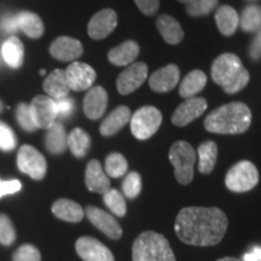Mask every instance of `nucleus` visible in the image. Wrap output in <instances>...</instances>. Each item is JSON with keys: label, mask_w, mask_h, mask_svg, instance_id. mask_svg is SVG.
I'll return each mask as SVG.
<instances>
[{"label": "nucleus", "mask_w": 261, "mask_h": 261, "mask_svg": "<svg viewBox=\"0 0 261 261\" xmlns=\"http://www.w3.org/2000/svg\"><path fill=\"white\" fill-rule=\"evenodd\" d=\"M169 161L174 167V175L179 184H190L196 162V151L191 144L184 140L175 142L169 150Z\"/></svg>", "instance_id": "5"}, {"label": "nucleus", "mask_w": 261, "mask_h": 261, "mask_svg": "<svg viewBox=\"0 0 261 261\" xmlns=\"http://www.w3.org/2000/svg\"><path fill=\"white\" fill-rule=\"evenodd\" d=\"M108 106V93L102 86L91 87L84 98V112L91 120H97L104 115Z\"/></svg>", "instance_id": "18"}, {"label": "nucleus", "mask_w": 261, "mask_h": 261, "mask_svg": "<svg viewBox=\"0 0 261 261\" xmlns=\"http://www.w3.org/2000/svg\"><path fill=\"white\" fill-rule=\"evenodd\" d=\"M52 213H54L58 219L68 221V223H79L84 218V211L80 204L76 202L62 198L58 200L52 205Z\"/></svg>", "instance_id": "25"}, {"label": "nucleus", "mask_w": 261, "mask_h": 261, "mask_svg": "<svg viewBox=\"0 0 261 261\" xmlns=\"http://www.w3.org/2000/svg\"><path fill=\"white\" fill-rule=\"evenodd\" d=\"M132 259L133 261H175V255L163 234L155 231H144L133 243Z\"/></svg>", "instance_id": "4"}, {"label": "nucleus", "mask_w": 261, "mask_h": 261, "mask_svg": "<svg viewBox=\"0 0 261 261\" xmlns=\"http://www.w3.org/2000/svg\"><path fill=\"white\" fill-rule=\"evenodd\" d=\"M65 75L70 90L76 92L89 90L97 76L93 68L83 62H73L65 70Z\"/></svg>", "instance_id": "11"}, {"label": "nucleus", "mask_w": 261, "mask_h": 261, "mask_svg": "<svg viewBox=\"0 0 261 261\" xmlns=\"http://www.w3.org/2000/svg\"><path fill=\"white\" fill-rule=\"evenodd\" d=\"M41 255L38 248L32 244H24L19 247L14 254V261H40Z\"/></svg>", "instance_id": "39"}, {"label": "nucleus", "mask_w": 261, "mask_h": 261, "mask_svg": "<svg viewBox=\"0 0 261 261\" xmlns=\"http://www.w3.org/2000/svg\"><path fill=\"white\" fill-rule=\"evenodd\" d=\"M2 110H3V103L0 102V112H2Z\"/></svg>", "instance_id": "49"}, {"label": "nucleus", "mask_w": 261, "mask_h": 261, "mask_svg": "<svg viewBox=\"0 0 261 261\" xmlns=\"http://www.w3.org/2000/svg\"><path fill=\"white\" fill-rule=\"evenodd\" d=\"M16 138L12 129L4 122H0V149L10 151L15 149Z\"/></svg>", "instance_id": "40"}, {"label": "nucleus", "mask_w": 261, "mask_h": 261, "mask_svg": "<svg viewBox=\"0 0 261 261\" xmlns=\"http://www.w3.org/2000/svg\"><path fill=\"white\" fill-rule=\"evenodd\" d=\"M249 56L254 61H257L261 58V28L257 29L255 37H254L252 44H250Z\"/></svg>", "instance_id": "45"}, {"label": "nucleus", "mask_w": 261, "mask_h": 261, "mask_svg": "<svg viewBox=\"0 0 261 261\" xmlns=\"http://www.w3.org/2000/svg\"><path fill=\"white\" fill-rule=\"evenodd\" d=\"M212 79L228 94L240 92L249 83V73L240 57L233 54L220 55L212 64Z\"/></svg>", "instance_id": "3"}, {"label": "nucleus", "mask_w": 261, "mask_h": 261, "mask_svg": "<svg viewBox=\"0 0 261 261\" xmlns=\"http://www.w3.org/2000/svg\"><path fill=\"white\" fill-rule=\"evenodd\" d=\"M217 261H240V260L234 259V257H223V259H219Z\"/></svg>", "instance_id": "47"}, {"label": "nucleus", "mask_w": 261, "mask_h": 261, "mask_svg": "<svg viewBox=\"0 0 261 261\" xmlns=\"http://www.w3.org/2000/svg\"><path fill=\"white\" fill-rule=\"evenodd\" d=\"M17 166L19 171L28 174L35 180H41L46 174V160L37 149L31 145H23L19 149Z\"/></svg>", "instance_id": "8"}, {"label": "nucleus", "mask_w": 261, "mask_h": 261, "mask_svg": "<svg viewBox=\"0 0 261 261\" xmlns=\"http://www.w3.org/2000/svg\"><path fill=\"white\" fill-rule=\"evenodd\" d=\"M219 0H192L187 4L188 14L192 17H201L211 14L218 6Z\"/></svg>", "instance_id": "35"}, {"label": "nucleus", "mask_w": 261, "mask_h": 261, "mask_svg": "<svg viewBox=\"0 0 261 261\" xmlns=\"http://www.w3.org/2000/svg\"><path fill=\"white\" fill-rule=\"evenodd\" d=\"M45 145L51 154L58 155L64 152L68 148V135L61 122H54L47 128L45 136Z\"/></svg>", "instance_id": "24"}, {"label": "nucleus", "mask_w": 261, "mask_h": 261, "mask_svg": "<svg viewBox=\"0 0 261 261\" xmlns=\"http://www.w3.org/2000/svg\"><path fill=\"white\" fill-rule=\"evenodd\" d=\"M16 232L11 220L4 214H0V243L10 246L15 242Z\"/></svg>", "instance_id": "37"}, {"label": "nucleus", "mask_w": 261, "mask_h": 261, "mask_svg": "<svg viewBox=\"0 0 261 261\" xmlns=\"http://www.w3.org/2000/svg\"><path fill=\"white\" fill-rule=\"evenodd\" d=\"M16 117H17L19 126L24 130H27V132H34L38 128L34 121H33L31 109H29L28 104H19L17 107V112H16Z\"/></svg>", "instance_id": "38"}, {"label": "nucleus", "mask_w": 261, "mask_h": 261, "mask_svg": "<svg viewBox=\"0 0 261 261\" xmlns=\"http://www.w3.org/2000/svg\"><path fill=\"white\" fill-rule=\"evenodd\" d=\"M207 100L201 97L187 98L172 115V122L178 127H184L200 117L207 109Z\"/></svg>", "instance_id": "12"}, {"label": "nucleus", "mask_w": 261, "mask_h": 261, "mask_svg": "<svg viewBox=\"0 0 261 261\" xmlns=\"http://www.w3.org/2000/svg\"><path fill=\"white\" fill-rule=\"evenodd\" d=\"M104 203L108 207V210L115 214L116 217H125L127 212V204L125 196L121 192L115 190V189H109L106 194H103Z\"/></svg>", "instance_id": "33"}, {"label": "nucleus", "mask_w": 261, "mask_h": 261, "mask_svg": "<svg viewBox=\"0 0 261 261\" xmlns=\"http://www.w3.org/2000/svg\"><path fill=\"white\" fill-rule=\"evenodd\" d=\"M259 182V172L250 161H241L228 169L225 184L233 192H246L252 190Z\"/></svg>", "instance_id": "7"}, {"label": "nucleus", "mask_w": 261, "mask_h": 261, "mask_svg": "<svg viewBox=\"0 0 261 261\" xmlns=\"http://www.w3.org/2000/svg\"><path fill=\"white\" fill-rule=\"evenodd\" d=\"M77 255L84 261H115L109 248L92 237H81L75 244Z\"/></svg>", "instance_id": "13"}, {"label": "nucleus", "mask_w": 261, "mask_h": 261, "mask_svg": "<svg viewBox=\"0 0 261 261\" xmlns=\"http://www.w3.org/2000/svg\"><path fill=\"white\" fill-rule=\"evenodd\" d=\"M179 77H180V70L177 65L168 64L151 74L149 79V85L154 92H168L177 86Z\"/></svg>", "instance_id": "16"}, {"label": "nucleus", "mask_w": 261, "mask_h": 261, "mask_svg": "<svg viewBox=\"0 0 261 261\" xmlns=\"http://www.w3.org/2000/svg\"><path fill=\"white\" fill-rule=\"evenodd\" d=\"M22 185L18 180H0V198L5 195H12L21 190Z\"/></svg>", "instance_id": "43"}, {"label": "nucleus", "mask_w": 261, "mask_h": 261, "mask_svg": "<svg viewBox=\"0 0 261 261\" xmlns=\"http://www.w3.org/2000/svg\"><path fill=\"white\" fill-rule=\"evenodd\" d=\"M198 154V171L202 174H210L215 167L218 159V145L212 140L202 143L197 149Z\"/></svg>", "instance_id": "28"}, {"label": "nucleus", "mask_w": 261, "mask_h": 261, "mask_svg": "<svg viewBox=\"0 0 261 261\" xmlns=\"http://www.w3.org/2000/svg\"><path fill=\"white\" fill-rule=\"evenodd\" d=\"M148 79V65L143 62L132 63L119 75L116 80V89L119 93L129 94L138 90Z\"/></svg>", "instance_id": "9"}, {"label": "nucleus", "mask_w": 261, "mask_h": 261, "mask_svg": "<svg viewBox=\"0 0 261 261\" xmlns=\"http://www.w3.org/2000/svg\"><path fill=\"white\" fill-rule=\"evenodd\" d=\"M130 130L139 140L149 139L158 132L162 123V114L158 108L142 107L130 116Z\"/></svg>", "instance_id": "6"}, {"label": "nucleus", "mask_w": 261, "mask_h": 261, "mask_svg": "<svg viewBox=\"0 0 261 261\" xmlns=\"http://www.w3.org/2000/svg\"><path fill=\"white\" fill-rule=\"evenodd\" d=\"M86 215L89 220L96 226L98 230L112 240H119L122 236V228L117 220L113 217L112 214L107 213L97 207H90L86 208Z\"/></svg>", "instance_id": "15"}, {"label": "nucleus", "mask_w": 261, "mask_h": 261, "mask_svg": "<svg viewBox=\"0 0 261 261\" xmlns=\"http://www.w3.org/2000/svg\"><path fill=\"white\" fill-rule=\"evenodd\" d=\"M128 163L125 156L119 152H113L106 159V173L112 178H120L127 173Z\"/></svg>", "instance_id": "34"}, {"label": "nucleus", "mask_w": 261, "mask_h": 261, "mask_svg": "<svg viewBox=\"0 0 261 261\" xmlns=\"http://www.w3.org/2000/svg\"><path fill=\"white\" fill-rule=\"evenodd\" d=\"M156 27H158L160 34L162 35L163 40L171 45L179 44L184 38V31H182L181 25L172 16H160L156 21Z\"/></svg>", "instance_id": "23"}, {"label": "nucleus", "mask_w": 261, "mask_h": 261, "mask_svg": "<svg viewBox=\"0 0 261 261\" xmlns=\"http://www.w3.org/2000/svg\"><path fill=\"white\" fill-rule=\"evenodd\" d=\"M252 112L244 103L224 104L205 117L204 127L218 135H240L249 128Z\"/></svg>", "instance_id": "2"}, {"label": "nucleus", "mask_w": 261, "mask_h": 261, "mask_svg": "<svg viewBox=\"0 0 261 261\" xmlns=\"http://www.w3.org/2000/svg\"><path fill=\"white\" fill-rule=\"evenodd\" d=\"M17 21L18 28L23 31L24 34L28 35L29 38L38 39L44 34V23L38 15L29 11L19 12L17 15Z\"/></svg>", "instance_id": "30"}, {"label": "nucleus", "mask_w": 261, "mask_h": 261, "mask_svg": "<svg viewBox=\"0 0 261 261\" xmlns=\"http://www.w3.org/2000/svg\"><path fill=\"white\" fill-rule=\"evenodd\" d=\"M243 261H261V247H254L249 253L244 254Z\"/></svg>", "instance_id": "46"}, {"label": "nucleus", "mask_w": 261, "mask_h": 261, "mask_svg": "<svg viewBox=\"0 0 261 261\" xmlns=\"http://www.w3.org/2000/svg\"><path fill=\"white\" fill-rule=\"evenodd\" d=\"M55 107H56V114L57 117L61 119H65V117L70 116L74 110V102L69 97L60 98V99H54Z\"/></svg>", "instance_id": "41"}, {"label": "nucleus", "mask_w": 261, "mask_h": 261, "mask_svg": "<svg viewBox=\"0 0 261 261\" xmlns=\"http://www.w3.org/2000/svg\"><path fill=\"white\" fill-rule=\"evenodd\" d=\"M31 114L35 126L38 128H48L56 122V107L55 100L47 96H37L29 106Z\"/></svg>", "instance_id": "10"}, {"label": "nucleus", "mask_w": 261, "mask_h": 261, "mask_svg": "<svg viewBox=\"0 0 261 261\" xmlns=\"http://www.w3.org/2000/svg\"><path fill=\"white\" fill-rule=\"evenodd\" d=\"M0 29L4 33H15L18 31V21L17 16L8 15L0 22Z\"/></svg>", "instance_id": "44"}, {"label": "nucleus", "mask_w": 261, "mask_h": 261, "mask_svg": "<svg viewBox=\"0 0 261 261\" xmlns=\"http://www.w3.org/2000/svg\"><path fill=\"white\" fill-rule=\"evenodd\" d=\"M178 2H180V3H184V4H189V3L192 2V0H178Z\"/></svg>", "instance_id": "48"}, {"label": "nucleus", "mask_w": 261, "mask_h": 261, "mask_svg": "<svg viewBox=\"0 0 261 261\" xmlns=\"http://www.w3.org/2000/svg\"><path fill=\"white\" fill-rule=\"evenodd\" d=\"M83 44L70 37H60L51 44L50 54L54 58L62 62H71L83 55Z\"/></svg>", "instance_id": "17"}, {"label": "nucleus", "mask_w": 261, "mask_h": 261, "mask_svg": "<svg viewBox=\"0 0 261 261\" xmlns=\"http://www.w3.org/2000/svg\"><path fill=\"white\" fill-rule=\"evenodd\" d=\"M44 91L52 99L68 97L70 87L68 85L65 70L56 69L52 71L44 81Z\"/></svg>", "instance_id": "22"}, {"label": "nucleus", "mask_w": 261, "mask_h": 261, "mask_svg": "<svg viewBox=\"0 0 261 261\" xmlns=\"http://www.w3.org/2000/svg\"><path fill=\"white\" fill-rule=\"evenodd\" d=\"M91 145L90 136L81 128H74L68 135V146L75 158H84Z\"/></svg>", "instance_id": "31"}, {"label": "nucleus", "mask_w": 261, "mask_h": 261, "mask_svg": "<svg viewBox=\"0 0 261 261\" xmlns=\"http://www.w3.org/2000/svg\"><path fill=\"white\" fill-rule=\"evenodd\" d=\"M240 25L247 33L256 32L261 28V6L249 5L244 8L240 17Z\"/></svg>", "instance_id": "32"}, {"label": "nucleus", "mask_w": 261, "mask_h": 261, "mask_svg": "<svg viewBox=\"0 0 261 261\" xmlns=\"http://www.w3.org/2000/svg\"><path fill=\"white\" fill-rule=\"evenodd\" d=\"M85 181H86L87 189L97 194H106L110 189L109 178L97 160H91L87 165Z\"/></svg>", "instance_id": "19"}, {"label": "nucleus", "mask_w": 261, "mask_h": 261, "mask_svg": "<svg viewBox=\"0 0 261 261\" xmlns=\"http://www.w3.org/2000/svg\"><path fill=\"white\" fill-rule=\"evenodd\" d=\"M122 191L127 198H136L142 191V178L137 172L126 174L122 181Z\"/></svg>", "instance_id": "36"}, {"label": "nucleus", "mask_w": 261, "mask_h": 261, "mask_svg": "<svg viewBox=\"0 0 261 261\" xmlns=\"http://www.w3.org/2000/svg\"><path fill=\"white\" fill-rule=\"evenodd\" d=\"M215 22L220 33L225 37H231L240 25V16L231 6H220L215 12Z\"/></svg>", "instance_id": "26"}, {"label": "nucleus", "mask_w": 261, "mask_h": 261, "mask_svg": "<svg viewBox=\"0 0 261 261\" xmlns=\"http://www.w3.org/2000/svg\"><path fill=\"white\" fill-rule=\"evenodd\" d=\"M135 3L140 11L146 16L155 15L160 6V0H135Z\"/></svg>", "instance_id": "42"}, {"label": "nucleus", "mask_w": 261, "mask_h": 261, "mask_svg": "<svg viewBox=\"0 0 261 261\" xmlns=\"http://www.w3.org/2000/svg\"><path fill=\"white\" fill-rule=\"evenodd\" d=\"M117 25V15L112 9H103L90 19L87 33L94 40H102L112 34Z\"/></svg>", "instance_id": "14"}, {"label": "nucleus", "mask_w": 261, "mask_h": 261, "mask_svg": "<svg viewBox=\"0 0 261 261\" xmlns=\"http://www.w3.org/2000/svg\"><path fill=\"white\" fill-rule=\"evenodd\" d=\"M207 84V76L202 70H192L189 73L179 86V93L182 98H191L200 93Z\"/></svg>", "instance_id": "27"}, {"label": "nucleus", "mask_w": 261, "mask_h": 261, "mask_svg": "<svg viewBox=\"0 0 261 261\" xmlns=\"http://www.w3.org/2000/svg\"><path fill=\"white\" fill-rule=\"evenodd\" d=\"M130 110L125 106L117 107L106 117V120L100 125V135L104 137L114 136L115 133L122 129L130 120Z\"/></svg>", "instance_id": "20"}, {"label": "nucleus", "mask_w": 261, "mask_h": 261, "mask_svg": "<svg viewBox=\"0 0 261 261\" xmlns=\"http://www.w3.org/2000/svg\"><path fill=\"white\" fill-rule=\"evenodd\" d=\"M2 54L6 64L10 65L11 68H19L21 67L22 62H23V44H22V41L19 40L18 38H9L8 40L3 44Z\"/></svg>", "instance_id": "29"}, {"label": "nucleus", "mask_w": 261, "mask_h": 261, "mask_svg": "<svg viewBox=\"0 0 261 261\" xmlns=\"http://www.w3.org/2000/svg\"><path fill=\"white\" fill-rule=\"evenodd\" d=\"M227 217L217 207L182 208L175 219V232L181 242L210 247L221 242L227 230Z\"/></svg>", "instance_id": "1"}, {"label": "nucleus", "mask_w": 261, "mask_h": 261, "mask_svg": "<svg viewBox=\"0 0 261 261\" xmlns=\"http://www.w3.org/2000/svg\"><path fill=\"white\" fill-rule=\"evenodd\" d=\"M139 45L133 40H127L122 42L119 46L112 48L108 54L110 63L117 67H123V65H129L136 61L139 55Z\"/></svg>", "instance_id": "21"}]
</instances>
